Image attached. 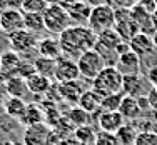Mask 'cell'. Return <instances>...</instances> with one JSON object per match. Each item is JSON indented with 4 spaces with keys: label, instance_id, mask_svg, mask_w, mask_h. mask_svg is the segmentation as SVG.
I'll use <instances>...</instances> for the list:
<instances>
[{
    "label": "cell",
    "instance_id": "1",
    "mask_svg": "<svg viewBox=\"0 0 157 145\" xmlns=\"http://www.w3.org/2000/svg\"><path fill=\"white\" fill-rule=\"evenodd\" d=\"M62 55L72 60H78L82 54L94 50L97 43V33L87 25H72L59 35Z\"/></svg>",
    "mask_w": 157,
    "mask_h": 145
},
{
    "label": "cell",
    "instance_id": "2",
    "mask_svg": "<svg viewBox=\"0 0 157 145\" xmlns=\"http://www.w3.org/2000/svg\"><path fill=\"white\" fill-rule=\"evenodd\" d=\"M90 87L102 99L104 97H109V95H114V94H121L124 90V77L119 73V70L115 67H105L92 80Z\"/></svg>",
    "mask_w": 157,
    "mask_h": 145
},
{
    "label": "cell",
    "instance_id": "3",
    "mask_svg": "<svg viewBox=\"0 0 157 145\" xmlns=\"http://www.w3.org/2000/svg\"><path fill=\"white\" fill-rule=\"evenodd\" d=\"M44 24H45V30L48 33H54V35H60L69 27H72L70 17L62 3L47 7L44 12Z\"/></svg>",
    "mask_w": 157,
    "mask_h": 145
},
{
    "label": "cell",
    "instance_id": "4",
    "mask_svg": "<svg viewBox=\"0 0 157 145\" xmlns=\"http://www.w3.org/2000/svg\"><path fill=\"white\" fill-rule=\"evenodd\" d=\"M87 27L92 28L95 33L114 28L115 27V10L112 7H109L107 3H100L97 7H92Z\"/></svg>",
    "mask_w": 157,
    "mask_h": 145
},
{
    "label": "cell",
    "instance_id": "5",
    "mask_svg": "<svg viewBox=\"0 0 157 145\" xmlns=\"http://www.w3.org/2000/svg\"><path fill=\"white\" fill-rule=\"evenodd\" d=\"M78 70H80V77L85 80H89L92 84V80L102 72L104 69L107 67L105 60L99 55V52L95 50H89L85 54H82L77 60Z\"/></svg>",
    "mask_w": 157,
    "mask_h": 145
},
{
    "label": "cell",
    "instance_id": "6",
    "mask_svg": "<svg viewBox=\"0 0 157 145\" xmlns=\"http://www.w3.org/2000/svg\"><path fill=\"white\" fill-rule=\"evenodd\" d=\"M114 30L121 35V39L124 42H130L137 33H140L137 24L134 22L132 15H130V10L125 9H119L115 10V27Z\"/></svg>",
    "mask_w": 157,
    "mask_h": 145
},
{
    "label": "cell",
    "instance_id": "7",
    "mask_svg": "<svg viewBox=\"0 0 157 145\" xmlns=\"http://www.w3.org/2000/svg\"><path fill=\"white\" fill-rule=\"evenodd\" d=\"M7 40H9L10 50H13L15 54H27V52L37 48V43H39V39H37L35 33L29 32V30H18L15 33H10L7 35Z\"/></svg>",
    "mask_w": 157,
    "mask_h": 145
},
{
    "label": "cell",
    "instance_id": "8",
    "mask_svg": "<svg viewBox=\"0 0 157 145\" xmlns=\"http://www.w3.org/2000/svg\"><path fill=\"white\" fill-rule=\"evenodd\" d=\"M55 80L59 84H67V82H74L80 79V70H78L77 60H72L69 57H62L57 58L55 64Z\"/></svg>",
    "mask_w": 157,
    "mask_h": 145
},
{
    "label": "cell",
    "instance_id": "9",
    "mask_svg": "<svg viewBox=\"0 0 157 145\" xmlns=\"http://www.w3.org/2000/svg\"><path fill=\"white\" fill-rule=\"evenodd\" d=\"M50 132V125H47L45 122L30 125L25 128L24 135H22V142H24V145H47Z\"/></svg>",
    "mask_w": 157,
    "mask_h": 145
},
{
    "label": "cell",
    "instance_id": "10",
    "mask_svg": "<svg viewBox=\"0 0 157 145\" xmlns=\"http://www.w3.org/2000/svg\"><path fill=\"white\" fill-rule=\"evenodd\" d=\"M152 85L147 80L145 75H134V77H124V95H130L140 99V97H147V94L151 92Z\"/></svg>",
    "mask_w": 157,
    "mask_h": 145
},
{
    "label": "cell",
    "instance_id": "11",
    "mask_svg": "<svg viewBox=\"0 0 157 145\" xmlns=\"http://www.w3.org/2000/svg\"><path fill=\"white\" fill-rule=\"evenodd\" d=\"M0 30L5 35L24 30V12L15 9H9L0 13Z\"/></svg>",
    "mask_w": 157,
    "mask_h": 145
},
{
    "label": "cell",
    "instance_id": "12",
    "mask_svg": "<svg viewBox=\"0 0 157 145\" xmlns=\"http://www.w3.org/2000/svg\"><path fill=\"white\" fill-rule=\"evenodd\" d=\"M114 67L119 70V73H121L122 77H134V75H140L142 62H140V58L130 50V52H127V54L121 55Z\"/></svg>",
    "mask_w": 157,
    "mask_h": 145
},
{
    "label": "cell",
    "instance_id": "13",
    "mask_svg": "<svg viewBox=\"0 0 157 145\" xmlns=\"http://www.w3.org/2000/svg\"><path fill=\"white\" fill-rule=\"evenodd\" d=\"M95 124L99 130H104V132H110V133H117V130L125 124L124 117H122L119 112H95Z\"/></svg>",
    "mask_w": 157,
    "mask_h": 145
},
{
    "label": "cell",
    "instance_id": "14",
    "mask_svg": "<svg viewBox=\"0 0 157 145\" xmlns=\"http://www.w3.org/2000/svg\"><path fill=\"white\" fill-rule=\"evenodd\" d=\"M130 50L140 58V62L144 60L145 57H151V55H155V47L154 42H152L151 35H145V33H137L132 40L129 42Z\"/></svg>",
    "mask_w": 157,
    "mask_h": 145
},
{
    "label": "cell",
    "instance_id": "15",
    "mask_svg": "<svg viewBox=\"0 0 157 145\" xmlns=\"http://www.w3.org/2000/svg\"><path fill=\"white\" fill-rule=\"evenodd\" d=\"M70 17L72 25H87L89 18H90L92 7L87 2H77V3H70V5H63Z\"/></svg>",
    "mask_w": 157,
    "mask_h": 145
},
{
    "label": "cell",
    "instance_id": "16",
    "mask_svg": "<svg viewBox=\"0 0 157 145\" xmlns=\"http://www.w3.org/2000/svg\"><path fill=\"white\" fill-rule=\"evenodd\" d=\"M37 54L39 57H45V58H52V60H57L62 57V48L59 43V37H45V39L40 40L37 43Z\"/></svg>",
    "mask_w": 157,
    "mask_h": 145
},
{
    "label": "cell",
    "instance_id": "17",
    "mask_svg": "<svg viewBox=\"0 0 157 145\" xmlns=\"http://www.w3.org/2000/svg\"><path fill=\"white\" fill-rule=\"evenodd\" d=\"M119 113L124 117L125 122L139 120L140 117H144V112H142V109L139 105V100L130 95H124V99L121 102V107H119Z\"/></svg>",
    "mask_w": 157,
    "mask_h": 145
},
{
    "label": "cell",
    "instance_id": "18",
    "mask_svg": "<svg viewBox=\"0 0 157 145\" xmlns=\"http://www.w3.org/2000/svg\"><path fill=\"white\" fill-rule=\"evenodd\" d=\"M85 92V87L82 82L74 80L67 82V84H59V94H60L62 100H69V102H78L80 95Z\"/></svg>",
    "mask_w": 157,
    "mask_h": 145
},
{
    "label": "cell",
    "instance_id": "19",
    "mask_svg": "<svg viewBox=\"0 0 157 145\" xmlns=\"http://www.w3.org/2000/svg\"><path fill=\"white\" fill-rule=\"evenodd\" d=\"M100 102H102V97L97 95L92 88H89V90H85L84 94L80 95V99H78V102H77V107H80V109L85 110L87 113L94 115L95 112L100 110Z\"/></svg>",
    "mask_w": 157,
    "mask_h": 145
},
{
    "label": "cell",
    "instance_id": "20",
    "mask_svg": "<svg viewBox=\"0 0 157 145\" xmlns=\"http://www.w3.org/2000/svg\"><path fill=\"white\" fill-rule=\"evenodd\" d=\"M27 88L33 95H42L52 88V82L48 77H44L40 73H33L32 77L27 79Z\"/></svg>",
    "mask_w": 157,
    "mask_h": 145
},
{
    "label": "cell",
    "instance_id": "21",
    "mask_svg": "<svg viewBox=\"0 0 157 145\" xmlns=\"http://www.w3.org/2000/svg\"><path fill=\"white\" fill-rule=\"evenodd\" d=\"M18 122L24 124L25 127H30V125H35V124H42V122H45V113H44V110L37 103H29L27 109H25V113L22 115V118Z\"/></svg>",
    "mask_w": 157,
    "mask_h": 145
},
{
    "label": "cell",
    "instance_id": "22",
    "mask_svg": "<svg viewBox=\"0 0 157 145\" xmlns=\"http://www.w3.org/2000/svg\"><path fill=\"white\" fill-rule=\"evenodd\" d=\"M5 90L7 94L10 97H18V99H22L24 94L29 90L27 88V80L22 79V77H9V80L5 82Z\"/></svg>",
    "mask_w": 157,
    "mask_h": 145
},
{
    "label": "cell",
    "instance_id": "23",
    "mask_svg": "<svg viewBox=\"0 0 157 145\" xmlns=\"http://www.w3.org/2000/svg\"><path fill=\"white\" fill-rule=\"evenodd\" d=\"M117 139L121 145H134L136 143V139L139 135V130L136 128V124H130V122H125L121 128L117 130Z\"/></svg>",
    "mask_w": 157,
    "mask_h": 145
},
{
    "label": "cell",
    "instance_id": "24",
    "mask_svg": "<svg viewBox=\"0 0 157 145\" xmlns=\"http://www.w3.org/2000/svg\"><path fill=\"white\" fill-rule=\"evenodd\" d=\"M24 28L32 33H39L45 30L44 24V13H24Z\"/></svg>",
    "mask_w": 157,
    "mask_h": 145
},
{
    "label": "cell",
    "instance_id": "25",
    "mask_svg": "<svg viewBox=\"0 0 157 145\" xmlns=\"http://www.w3.org/2000/svg\"><path fill=\"white\" fill-rule=\"evenodd\" d=\"M20 55L15 54L13 50H9V52H3L0 55V70L3 72H15L17 73V69L20 65Z\"/></svg>",
    "mask_w": 157,
    "mask_h": 145
},
{
    "label": "cell",
    "instance_id": "26",
    "mask_svg": "<svg viewBox=\"0 0 157 145\" xmlns=\"http://www.w3.org/2000/svg\"><path fill=\"white\" fill-rule=\"evenodd\" d=\"M67 120L77 128V127H82V125H90L92 115L87 113L85 110H82L80 107H74V109H70L69 113H67Z\"/></svg>",
    "mask_w": 157,
    "mask_h": 145
},
{
    "label": "cell",
    "instance_id": "27",
    "mask_svg": "<svg viewBox=\"0 0 157 145\" xmlns=\"http://www.w3.org/2000/svg\"><path fill=\"white\" fill-rule=\"evenodd\" d=\"M25 109H27V103L24 102V99H18V97H10L5 102V112L17 120L22 118V115L25 113Z\"/></svg>",
    "mask_w": 157,
    "mask_h": 145
},
{
    "label": "cell",
    "instance_id": "28",
    "mask_svg": "<svg viewBox=\"0 0 157 145\" xmlns=\"http://www.w3.org/2000/svg\"><path fill=\"white\" fill-rule=\"evenodd\" d=\"M55 64L57 60H52V58H45V57H37L33 60V67H35V72L40 73L44 77H54L55 75Z\"/></svg>",
    "mask_w": 157,
    "mask_h": 145
},
{
    "label": "cell",
    "instance_id": "29",
    "mask_svg": "<svg viewBox=\"0 0 157 145\" xmlns=\"http://www.w3.org/2000/svg\"><path fill=\"white\" fill-rule=\"evenodd\" d=\"M122 99H124V92L109 95V97H104L102 102H100V110H102V112H119V107H121Z\"/></svg>",
    "mask_w": 157,
    "mask_h": 145
},
{
    "label": "cell",
    "instance_id": "30",
    "mask_svg": "<svg viewBox=\"0 0 157 145\" xmlns=\"http://www.w3.org/2000/svg\"><path fill=\"white\" fill-rule=\"evenodd\" d=\"M95 133L97 132H94V127H92V125H82V127L75 128L74 137H75L78 142H82L84 145H89V143H94Z\"/></svg>",
    "mask_w": 157,
    "mask_h": 145
},
{
    "label": "cell",
    "instance_id": "31",
    "mask_svg": "<svg viewBox=\"0 0 157 145\" xmlns=\"http://www.w3.org/2000/svg\"><path fill=\"white\" fill-rule=\"evenodd\" d=\"M47 7L44 0H22L20 10L24 13H44Z\"/></svg>",
    "mask_w": 157,
    "mask_h": 145
},
{
    "label": "cell",
    "instance_id": "32",
    "mask_svg": "<svg viewBox=\"0 0 157 145\" xmlns=\"http://www.w3.org/2000/svg\"><path fill=\"white\" fill-rule=\"evenodd\" d=\"M94 145H121V142H119V139H117V135H115V133L99 130V132L95 133Z\"/></svg>",
    "mask_w": 157,
    "mask_h": 145
},
{
    "label": "cell",
    "instance_id": "33",
    "mask_svg": "<svg viewBox=\"0 0 157 145\" xmlns=\"http://www.w3.org/2000/svg\"><path fill=\"white\" fill-rule=\"evenodd\" d=\"M134 145H157V133H154L152 130L139 132Z\"/></svg>",
    "mask_w": 157,
    "mask_h": 145
},
{
    "label": "cell",
    "instance_id": "34",
    "mask_svg": "<svg viewBox=\"0 0 157 145\" xmlns=\"http://www.w3.org/2000/svg\"><path fill=\"white\" fill-rule=\"evenodd\" d=\"M137 5H139L142 10H145L147 13H151V15L157 10V3H155V0H140V2L137 3Z\"/></svg>",
    "mask_w": 157,
    "mask_h": 145
},
{
    "label": "cell",
    "instance_id": "35",
    "mask_svg": "<svg viewBox=\"0 0 157 145\" xmlns=\"http://www.w3.org/2000/svg\"><path fill=\"white\" fill-rule=\"evenodd\" d=\"M147 100H149V105H151V110L157 112V87L151 88V92L147 94Z\"/></svg>",
    "mask_w": 157,
    "mask_h": 145
},
{
    "label": "cell",
    "instance_id": "36",
    "mask_svg": "<svg viewBox=\"0 0 157 145\" xmlns=\"http://www.w3.org/2000/svg\"><path fill=\"white\" fill-rule=\"evenodd\" d=\"M140 0H117V10L119 9H125V10H130L139 3Z\"/></svg>",
    "mask_w": 157,
    "mask_h": 145
},
{
    "label": "cell",
    "instance_id": "37",
    "mask_svg": "<svg viewBox=\"0 0 157 145\" xmlns=\"http://www.w3.org/2000/svg\"><path fill=\"white\" fill-rule=\"evenodd\" d=\"M145 77H147L149 82H151L152 87H157V65L151 67V69L147 70V73H145Z\"/></svg>",
    "mask_w": 157,
    "mask_h": 145
},
{
    "label": "cell",
    "instance_id": "38",
    "mask_svg": "<svg viewBox=\"0 0 157 145\" xmlns=\"http://www.w3.org/2000/svg\"><path fill=\"white\" fill-rule=\"evenodd\" d=\"M60 145H84L82 142H78V140L75 139V137H67V139H63L62 142H60Z\"/></svg>",
    "mask_w": 157,
    "mask_h": 145
},
{
    "label": "cell",
    "instance_id": "39",
    "mask_svg": "<svg viewBox=\"0 0 157 145\" xmlns=\"http://www.w3.org/2000/svg\"><path fill=\"white\" fill-rule=\"evenodd\" d=\"M84 2H87L90 7H97V5H100V3H104V0H84Z\"/></svg>",
    "mask_w": 157,
    "mask_h": 145
},
{
    "label": "cell",
    "instance_id": "40",
    "mask_svg": "<svg viewBox=\"0 0 157 145\" xmlns=\"http://www.w3.org/2000/svg\"><path fill=\"white\" fill-rule=\"evenodd\" d=\"M77 2H84V0H60L62 5H70V3H77Z\"/></svg>",
    "mask_w": 157,
    "mask_h": 145
},
{
    "label": "cell",
    "instance_id": "41",
    "mask_svg": "<svg viewBox=\"0 0 157 145\" xmlns=\"http://www.w3.org/2000/svg\"><path fill=\"white\" fill-rule=\"evenodd\" d=\"M152 42H154V47H155V50H157V30L152 33Z\"/></svg>",
    "mask_w": 157,
    "mask_h": 145
},
{
    "label": "cell",
    "instance_id": "42",
    "mask_svg": "<svg viewBox=\"0 0 157 145\" xmlns=\"http://www.w3.org/2000/svg\"><path fill=\"white\" fill-rule=\"evenodd\" d=\"M47 5H55V3H60V0H44Z\"/></svg>",
    "mask_w": 157,
    "mask_h": 145
},
{
    "label": "cell",
    "instance_id": "43",
    "mask_svg": "<svg viewBox=\"0 0 157 145\" xmlns=\"http://www.w3.org/2000/svg\"><path fill=\"white\" fill-rule=\"evenodd\" d=\"M152 22H154V25H155V28H157V10L152 13Z\"/></svg>",
    "mask_w": 157,
    "mask_h": 145
},
{
    "label": "cell",
    "instance_id": "44",
    "mask_svg": "<svg viewBox=\"0 0 157 145\" xmlns=\"http://www.w3.org/2000/svg\"><path fill=\"white\" fill-rule=\"evenodd\" d=\"M152 132L157 133V120H154V125H152Z\"/></svg>",
    "mask_w": 157,
    "mask_h": 145
},
{
    "label": "cell",
    "instance_id": "45",
    "mask_svg": "<svg viewBox=\"0 0 157 145\" xmlns=\"http://www.w3.org/2000/svg\"><path fill=\"white\" fill-rule=\"evenodd\" d=\"M155 3H157V0H155Z\"/></svg>",
    "mask_w": 157,
    "mask_h": 145
},
{
    "label": "cell",
    "instance_id": "46",
    "mask_svg": "<svg viewBox=\"0 0 157 145\" xmlns=\"http://www.w3.org/2000/svg\"><path fill=\"white\" fill-rule=\"evenodd\" d=\"M0 32H2V30H0Z\"/></svg>",
    "mask_w": 157,
    "mask_h": 145
}]
</instances>
